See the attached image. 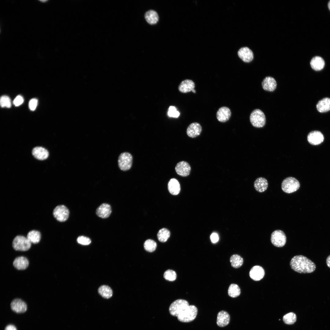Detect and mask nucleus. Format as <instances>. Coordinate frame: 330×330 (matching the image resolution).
Here are the masks:
<instances>
[{
	"label": "nucleus",
	"mask_w": 330,
	"mask_h": 330,
	"mask_svg": "<svg viewBox=\"0 0 330 330\" xmlns=\"http://www.w3.org/2000/svg\"><path fill=\"white\" fill-rule=\"evenodd\" d=\"M230 320L229 314L226 311L222 310L217 314V324L220 327H224L228 324Z\"/></svg>",
	"instance_id": "nucleus-17"
},
{
	"label": "nucleus",
	"mask_w": 330,
	"mask_h": 330,
	"mask_svg": "<svg viewBox=\"0 0 330 330\" xmlns=\"http://www.w3.org/2000/svg\"><path fill=\"white\" fill-rule=\"evenodd\" d=\"M11 309L17 313H23L27 309V305L25 302L19 299L13 300L10 304Z\"/></svg>",
	"instance_id": "nucleus-13"
},
{
	"label": "nucleus",
	"mask_w": 330,
	"mask_h": 330,
	"mask_svg": "<svg viewBox=\"0 0 330 330\" xmlns=\"http://www.w3.org/2000/svg\"><path fill=\"white\" fill-rule=\"evenodd\" d=\"M168 189L169 192L171 194L174 195H178L180 191V186L179 182L175 178L171 179L168 184Z\"/></svg>",
	"instance_id": "nucleus-24"
},
{
	"label": "nucleus",
	"mask_w": 330,
	"mask_h": 330,
	"mask_svg": "<svg viewBox=\"0 0 330 330\" xmlns=\"http://www.w3.org/2000/svg\"><path fill=\"white\" fill-rule=\"evenodd\" d=\"M5 330H17V329L14 325L9 324L6 326Z\"/></svg>",
	"instance_id": "nucleus-42"
},
{
	"label": "nucleus",
	"mask_w": 330,
	"mask_h": 330,
	"mask_svg": "<svg viewBox=\"0 0 330 330\" xmlns=\"http://www.w3.org/2000/svg\"><path fill=\"white\" fill-rule=\"evenodd\" d=\"M24 101L23 97L20 95L17 96L13 101L14 105L16 106H18L22 104Z\"/></svg>",
	"instance_id": "nucleus-40"
},
{
	"label": "nucleus",
	"mask_w": 330,
	"mask_h": 330,
	"mask_svg": "<svg viewBox=\"0 0 330 330\" xmlns=\"http://www.w3.org/2000/svg\"><path fill=\"white\" fill-rule=\"evenodd\" d=\"M1 106L3 108L6 107L9 108L11 105V100L9 97L7 96L3 95L1 97L0 100Z\"/></svg>",
	"instance_id": "nucleus-36"
},
{
	"label": "nucleus",
	"mask_w": 330,
	"mask_h": 330,
	"mask_svg": "<svg viewBox=\"0 0 330 330\" xmlns=\"http://www.w3.org/2000/svg\"><path fill=\"white\" fill-rule=\"evenodd\" d=\"M163 276L164 278L167 280L174 281L176 280L177 275L174 271L168 270L164 272Z\"/></svg>",
	"instance_id": "nucleus-35"
},
{
	"label": "nucleus",
	"mask_w": 330,
	"mask_h": 330,
	"mask_svg": "<svg viewBox=\"0 0 330 330\" xmlns=\"http://www.w3.org/2000/svg\"><path fill=\"white\" fill-rule=\"evenodd\" d=\"M318 111L325 112L330 110V98L325 97L318 101L316 105Z\"/></svg>",
	"instance_id": "nucleus-26"
},
{
	"label": "nucleus",
	"mask_w": 330,
	"mask_h": 330,
	"mask_svg": "<svg viewBox=\"0 0 330 330\" xmlns=\"http://www.w3.org/2000/svg\"><path fill=\"white\" fill-rule=\"evenodd\" d=\"M27 237L31 243L36 244L40 241L41 235L39 231L33 230L30 231L28 233Z\"/></svg>",
	"instance_id": "nucleus-28"
},
{
	"label": "nucleus",
	"mask_w": 330,
	"mask_h": 330,
	"mask_svg": "<svg viewBox=\"0 0 330 330\" xmlns=\"http://www.w3.org/2000/svg\"><path fill=\"white\" fill-rule=\"evenodd\" d=\"M195 87V83L193 81L186 79L181 82L178 86V89L181 92L185 93L192 91Z\"/></svg>",
	"instance_id": "nucleus-20"
},
{
	"label": "nucleus",
	"mask_w": 330,
	"mask_h": 330,
	"mask_svg": "<svg viewBox=\"0 0 330 330\" xmlns=\"http://www.w3.org/2000/svg\"><path fill=\"white\" fill-rule=\"evenodd\" d=\"M198 312L197 307L194 305H189L182 310L177 317L178 320L182 322H189L195 319Z\"/></svg>",
	"instance_id": "nucleus-2"
},
{
	"label": "nucleus",
	"mask_w": 330,
	"mask_h": 330,
	"mask_svg": "<svg viewBox=\"0 0 330 330\" xmlns=\"http://www.w3.org/2000/svg\"><path fill=\"white\" fill-rule=\"evenodd\" d=\"M132 156L129 153L123 152L121 153L118 159V166L120 169L124 171L129 170L132 166Z\"/></svg>",
	"instance_id": "nucleus-7"
},
{
	"label": "nucleus",
	"mask_w": 330,
	"mask_h": 330,
	"mask_svg": "<svg viewBox=\"0 0 330 330\" xmlns=\"http://www.w3.org/2000/svg\"><path fill=\"white\" fill-rule=\"evenodd\" d=\"M145 18L149 24H156L158 21L159 17L157 13L155 11L150 10L147 11L145 15Z\"/></svg>",
	"instance_id": "nucleus-27"
},
{
	"label": "nucleus",
	"mask_w": 330,
	"mask_h": 330,
	"mask_svg": "<svg viewBox=\"0 0 330 330\" xmlns=\"http://www.w3.org/2000/svg\"><path fill=\"white\" fill-rule=\"evenodd\" d=\"M98 291L99 294L104 298H110L112 295V289L107 285H103L100 286Z\"/></svg>",
	"instance_id": "nucleus-29"
},
{
	"label": "nucleus",
	"mask_w": 330,
	"mask_h": 330,
	"mask_svg": "<svg viewBox=\"0 0 330 330\" xmlns=\"http://www.w3.org/2000/svg\"><path fill=\"white\" fill-rule=\"evenodd\" d=\"M291 268L300 273H310L316 269L315 264L306 257L297 255L293 257L290 262Z\"/></svg>",
	"instance_id": "nucleus-1"
},
{
	"label": "nucleus",
	"mask_w": 330,
	"mask_h": 330,
	"mask_svg": "<svg viewBox=\"0 0 330 330\" xmlns=\"http://www.w3.org/2000/svg\"><path fill=\"white\" fill-rule=\"evenodd\" d=\"M310 66L313 69L316 71L321 70L324 66L325 62L323 59L319 56L313 57L310 62Z\"/></svg>",
	"instance_id": "nucleus-25"
},
{
	"label": "nucleus",
	"mask_w": 330,
	"mask_h": 330,
	"mask_svg": "<svg viewBox=\"0 0 330 330\" xmlns=\"http://www.w3.org/2000/svg\"><path fill=\"white\" fill-rule=\"evenodd\" d=\"M144 247L146 251L149 252H152L156 249L157 244L156 242L153 240L148 239L144 242Z\"/></svg>",
	"instance_id": "nucleus-34"
},
{
	"label": "nucleus",
	"mask_w": 330,
	"mask_h": 330,
	"mask_svg": "<svg viewBox=\"0 0 330 330\" xmlns=\"http://www.w3.org/2000/svg\"><path fill=\"white\" fill-rule=\"evenodd\" d=\"M77 241L79 244L83 245H89L91 242V240L89 238L84 236L79 237Z\"/></svg>",
	"instance_id": "nucleus-38"
},
{
	"label": "nucleus",
	"mask_w": 330,
	"mask_h": 330,
	"mask_svg": "<svg viewBox=\"0 0 330 330\" xmlns=\"http://www.w3.org/2000/svg\"><path fill=\"white\" fill-rule=\"evenodd\" d=\"M240 293V290L239 286L234 284H231L228 289L229 296L232 298H236L239 296Z\"/></svg>",
	"instance_id": "nucleus-32"
},
{
	"label": "nucleus",
	"mask_w": 330,
	"mask_h": 330,
	"mask_svg": "<svg viewBox=\"0 0 330 330\" xmlns=\"http://www.w3.org/2000/svg\"><path fill=\"white\" fill-rule=\"evenodd\" d=\"M270 240L274 246L277 247H281L286 243V237L283 231L277 229L273 232L271 234Z\"/></svg>",
	"instance_id": "nucleus-8"
},
{
	"label": "nucleus",
	"mask_w": 330,
	"mask_h": 330,
	"mask_svg": "<svg viewBox=\"0 0 330 330\" xmlns=\"http://www.w3.org/2000/svg\"><path fill=\"white\" fill-rule=\"evenodd\" d=\"M38 104V100L36 98L31 99L29 103V107L31 111H34L36 109Z\"/></svg>",
	"instance_id": "nucleus-39"
},
{
	"label": "nucleus",
	"mask_w": 330,
	"mask_h": 330,
	"mask_svg": "<svg viewBox=\"0 0 330 330\" xmlns=\"http://www.w3.org/2000/svg\"><path fill=\"white\" fill-rule=\"evenodd\" d=\"M28 259L24 256H20L16 258L13 262L14 267L18 270H24L26 269L29 265Z\"/></svg>",
	"instance_id": "nucleus-22"
},
{
	"label": "nucleus",
	"mask_w": 330,
	"mask_h": 330,
	"mask_svg": "<svg viewBox=\"0 0 330 330\" xmlns=\"http://www.w3.org/2000/svg\"><path fill=\"white\" fill-rule=\"evenodd\" d=\"M12 246L16 251H25L28 250L31 246V243L27 237L17 235L13 239Z\"/></svg>",
	"instance_id": "nucleus-5"
},
{
	"label": "nucleus",
	"mask_w": 330,
	"mask_h": 330,
	"mask_svg": "<svg viewBox=\"0 0 330 330\" xmlns=\"http://www.w3.org/2000/svg\"><path fill=\"white\" fill-rule=\"evenodd\" d=\"M32 154L35 158L40 160H45L49 156L48 151L44 148L41 147L34 148L32 150Z\"/></svg>",
	"instance_id": "nucleus-21"
},
{
	"label": "nucleus",
	"mask_w": 330,
	"mask_h": 330,
	"mask_svg": "<svg viewBox=\"0 0 330 330\" xmlns=\"http://www.w3.org/2000/svg\"><path fill=\"white\" fill-rule=\"evenodd\" d=\"M237 54L239 57L245 62H249L253 58L252 52L247 47L241 48L238 51Z\"/></svg>",
	"instance_id": "nucleus-16"
},
{
	"label": "nucleus",
	"mask_w": 330,
	"mask_h": 330,
	"mask_svg": "<svg viewBox=\"0 0 330 330\" xmlns=\"http://www.w3.org/2000/svg\"><path fill=\"white\" fill-rule=\"evenodd\" d=\"M268 186L267 180L263 177H259L257 178L254 182V187L255 190L259 193L265 191Z\"/></svg>",
	"instance_id": "nucleus-23"
},
{
	"label": "nucleus",
	"mask_w": 330,
	"mask_h": 330,
	"mask_svg": "<svg viewBox=\"0 0 330 330\" xmlns=\"http://www.w3.org/2000/svg\"><path fill=\"white\" fill-rule=\"evenodd\" d=\"M111 212L112 209L110 205L107 204L103 203L97 208L96 214L98 217L105 218H108Z\"/></svg>",
	"instance_id": "nucleus-18"
},
{
	"label": "nucleus",
	"mask_w": 330,
	"mask_h": 330,
	"mask_svg": "<svg viewBox=\"0 0 330 330\" xmlns=\"http://www.w3.org/2000/svg\"><path fill=\"white\" fill-rule=\"evenodd\" d=\"M202 130L200 125L197 122L191 123L187 129L186 133L188 136L194 138L200 135Z\"/></svg>",
	"instance_id": "nucleus-14"
},
{
	"label": "nucleus",
	"mask_w": 330,
	"mask_h": 330,
	"mask_svg": "<svg viewBox=\"0 0 330 330\" xmlns=\"http://www.w3.org/2000/svg\"><path fill=\"white\" fill-rule=\"evenodd\" d=\"M324 138L323 134L317 130L311 131L309 133L307 137L308 142L313 145L320 144L323 142Z\"/></svg>",
	"instance_id": "nucleus-10"
},
{
	"label": "nucleus",
	"mask_w": 330,
	"mask_h": 330,
	"mask_svg": "<svg viewBox=\"0 0 330 330\" xmlns=\"http://www.w3.org/2000/svg\"><path fill=\"white\" fill-rule=\"evenodd\" d=\"M189 306V302L187 301L178 299L173 302L170 305L169 309V312L171 315L177 317L180 313Z\"/></svg>",
	"instance_id": "nucleus-6"
},
{
	"label": "nucleus",
	"mask_w": 330,
	"mask_h": 330,
	"mask_svg": "<svg viewBox=\"0 0 330 330\" xmlns=\"http://www.w3.org/2000/svg\"><path fill=\"white\" fill-rule=\"evenodd\" d=\"M232 266L235 268L240 267L243 262V258L240 255L234 254L231 256L230 259Z\"/></svg>",
	"instance_id": "nucleus-30"
},
{
	"label": "nucleus",
	"mask_w": 330,
	"mask_h": 330,
	"mask_svg": "<svg viewBox=\"0 0 330 330\" xmlns=\"http://www.w3.org/2000/svg\"><path fill=\"white\" fill-rule=\"evenodd\" d=\"M53 215L58 221L63 222L66 221L69 217V211L68 209L63 205L57 206L54 209Z\"/></svg>",
	"instance_id": "nucleus-9"
},
{
	"label": "nucleus",
	"mask_w": 330,
	"mask_h": 330,
	"mask_svg": "<svg viewBox=\"0 0 330 330\" xmlns=\"http://www.w3.org/2000/svg\"><path fill=\"white\" fill-rule=\"evenodd\" d=\"M192 91L194 93H195L196 92V90H194V89Z\"/></svg>",
	"instance_id": "nucleus-45"
},
{
	"label": "nucleus",
	"mask_w": 330,
	"mask_h": 330,
	"mask_svg": "<svg viewBox=\"0 0 330 330\" xmlns=\"http://www.w3.org/2000/svg\"><path fill=\"white\" fill-rule=\"evenodd\" d=\"M283 321L286 324L291 325L294 324L296 321L297 317L296 314L293 312H290L285 314L283 317Z\"/></svg>",
	"instance_id": "nucleus-33"
},
{
	"label": "nucleus",
	"mask_w": 330,
	"mask_h": 330,
	"mask_svg": "<svg viewBox=\"0 0 330 330\" xmlns=\"http://www.w3.org/2000/svg\"><path fill=\"white\" fill-rule=\"evenodd\" d=\"M326 262L328 266L330 268V255L327 257Z\"/></svg>",
	"instance_id": "nucleus-43"
},
{
	"label": "nucleus",
	"mask_w": 330,
	"mask_h": 330,
	"mask_svg": "<svg viewBox=\"0 0 330 330\" xmlns=\"http://www.w3.org/2000/svg\"><path fill=\"white\" fill-rule=\"evenodd\" d=\"M262 84L264 90L270 92L274 91L277 85L275 80L270 76L266 77L262 81Z\"/></svg>",
	"instance_id": "nucleus-19"
},
{
	"label": "nucleus",
	"mask_w": 330,
	"mask_h": 330,
	"mask_svg": "<svg viewBox=\"0 0 330 330\" xmlns=\"http://www.w3.org/2000/svg\"><path fill=\"white\" fill-rule=\"evenodd\" d=\"M265 271L262 267L259 266L253 267L249 272L251 278L255 281H259L264 277Z\"/></svg>",
	"instance_id": "nucleus-15"
},
{
	"label": "nucleus",
	"mask_w": 330,
	"mask_h": 330,
	"mask_svg": "<svg viewBox=\"0 0 330 330\" xmlns=\"http://www.w3.org/2000/svg\"><path fill=\"white\" fill-rule=\"evenodd\" d=\"M177 173L182 177L188 176L190 172L191 167L187 162L181 161L178 163L175 167Z\"/></svg>",
	"instance_id": "nucleus-11"
},
{
	"label": "nucleus",
	"mask_w": 330,
	"mask_h": 330,
	"mask_svg": "<svg viewBox=\"0 0 330 330\" xmlns=\"http://www.w3.org/2000/svg\"><path fill=\"white\" fill-rule=\"evenodd\" d=\"M282 190L287 193H291L297 190L300 187L299 181L295 178L290 177L284 179L281 183Z\"/></svg>",
	"instance_id": "nucleus-3"
},
{
	"label": "nucleus",
	"mask_w": 330,
	"mask_h": 330,
	"mask_svg": "<svg viewBox=\"0 0 330 330\" xmlns=\"http://www.w3.org/2000/svg\"><path fill=\"white\" fill-rule=\"evenodd\" d=\"M328 7L329 10H330V1H329L328 2Z\"/></svg>",
	"instance_id": "nucleus-44"
},
{
	"label": "nucleus",
	"mask_w": 330,
	"mask_h": 330,
	"mask_svg": "<svg viewBox=\"0 0 330 330\" xmlns=\"http://www.w3.org/2000/svg\"><path fill=\"white\" fill-rule=\"evenodd\" d=\"M250 119L252 125L255 127H262L266 124L265 116L264 113L259 109H255L252 112Z\"/></svg>",
	"instance_id": "nucleus-4"
},
{
	"label": "nucleus",
	"mask_w": 330,
	"mask_h": 330,
	"mask_svg": "<svg viewBox=\"0 0 330 330\" xmlns=\"http://www.w3.org/2000/svg\"><path fill=\"white\" fill-rule=\"evenodd\" d=\"M170 235V231L167 229L163 228L159 231L157 234L158 240L161 242H166Z\"/></svg>",
	"instance_id": "nucleus-31"
},
{
	"label": "nucleus",
	"mask_w": 330,
	"mask_h": 330,
	"mask_svg": "<svg viewBox=\"0 0 330 330\" xmlns=\"http://www.w3.org/2000/svg\"><path fill=\"white\" fill-rule=\"evenodd\" d=\"M168 114L170 117L177 118L179 116L180 113L175 107L171 106L169 107Z\"/></svg>",
	"instance_id": "nucleus-37"
},
{
	"label": "nucleus",
	"mask_w": 330,
	"mask_h": 330,
	"mask_svg": "<svg viewBox=\"0 0 330 330\" xmlns=\"http://www.w3.org/2000/svg\"><path fill=\"white\" fill-rule=\"evenodd\" d=\"M231 112L228 107L224 106L220 108L218 110L216 116L218 120L221 122H225L230 119Z\"/></svg>",
	"instance_id": "nucleus-12"
},
{
	"label": "nucleus",
	"mask_w": 330,
	"mask_h": 330,
	"mask_svg": "<svg viewBox=\"0 0 330 330\" xmlns=\"http://www.w3.org/2000/svg\"><path fill=\"white\" fill-rule=\"evenodd\" d=\"M210 239L212 242L213 243H215L218 241L219 240V237L217 233H213L210 236Z\"/></svg>",
	"instance_id": "nucleus-41"
}]
</instances>
